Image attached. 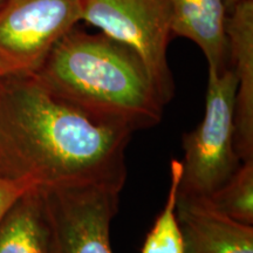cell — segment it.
<instances>
[{
    "label": "cell",
    "mask_w": 253,
    "mask_h": 253,
    "mask_svg": "<svg viewBox=\"0 0 253 253\" xmlns=\"http://www.w3.org/2000/svg\"><path fill=\"white\" fill-rule=\"evenodd\" d=\"M132 131L101 121L33 74L0 81V176L39 186L123 188Z\"/></svg>",
    "instance_id": "cell-1"
},
{
    "label": "cell",
    "mask_w": 253,
    "mask_h": 253,
    "mask_svg": "<svg viewBox=\"0 0 253 253\" xmlns=\"http://www.w3.org/2000/svg\"><path fill=\"white\" fill-rule=\"evenodd\" d=\"M33 75L94 118L134 132L156 126L166 104L131 48L106 34L74 27Z\"/></svg>",
    "instance_id": "cell-2"
},
{
    "label": "cell",
    "mask_w": 253,
    "mask_h": 253,
    "mask_svg": "<svg viewBox=\"0 0 253 253\" xmlns=\"http://www.w3.org/2000/svg\"><path fill=\"white\" fill-rule=\"evenodd\" d=\"M237 78L233 69H209L202 122L182 137L184 157L178 196L209 197L242 163L235 145Z\"/></svg>",
    "instance_id": "cell-3"
},
{
    "label": "cell",
    "mask_w": 253,
    "mask_h": 253,
    "mask_svg": "<svg viewBox=\"0 0 253 253\" xmlns=\"http://www.w3.org/2000/svg\"><path fill=\"white\" fill-rule=\"evenodd\" d=\"M81 21L134 50L163 103L172 99L175 84L167 60L172 37L169 0H81Z\"/></svg>",
    "instance_id": "cell-4"
},
{
    "label": "cell",
    "mask_w": 253,
    "mask_h": 253,
    "mask_svg": "<svg viewBox=\"0 0 253 253\" xmlns=\"http://www.w3.org/2000/svg\"><path fill=\"white\" fill-rule=\"evenodd\" d=\"M81 21V0H2L0 74H34L56 43Z\"/></svg>",
    "instance_id": "cell-5"
},
{
    "label": "cell",
    "mask_w": 253,
    "mask_h": 253,
    "mask_svg": "<svg viewBox=\"0 0 253 253\" xmlns=\"http://www.w3.org/2000/svg\"><path fill=\"white\" fill-rule=\"evenodd\" d=\"M56 253H113L110 224L121 188L107 184L40 186Z\"/></svg>",
    "instance_id": "cell-6"
},
{
    "label": "cell",
    "mask_w": 253,
    "mask_h": 253,
    "mask_svg": "<svg viewBox=\"0 0 253 253\" xmlns=\"http://www.w3.org/2000/svg\"><path fill=\"white\" fill-rule=\"evenodd\" d=\"M229 63L237 78L235 145L242 161L253 158V0L227 9Z\"/></svg>",
    "instance_id": "cell-7"
},
{
    "label": "cell",
    "mask_w": 253,
    "mask_h": 253,
    "mask_svg": "<svg viewBox=\"0 0 253 253\" xmlns=\"http://www.w3.org/2000/svg\"><path fill=\"white\" fill-rule=\"evenodd\" d=\"M184 253H253V225L231 219L205 197L177 195Z\"/></svg>",
    "instance_id": "cell-8"
},
{
    "label": "cell",
    "mask_w": 253,
    "mask_h": 253,
    "mask_svg": "<svg viewBox=\"0 0 253 253\" xmlns=\"http://www.w3.org/2000/svg\"><path fill=\"white\" fill-rule=\"evenodd\" d=\"M172 36L194 41L203 50L209 69L230 66L225 0H169Z\"/></svg>",
    "instance_id": "cell-9"
},
{
    "label": "cell",
    "mask_w": 253,
    "mask_h": 253,
    "mask_svg": "<svg viewBox=\"0 0 253 253\" xmlns=\"http://www.w3.org/2000/svg\"><path fill=\"white\" fill-rule=\"evenodd\" d=\"M0 253H56L40 186L21 196L0 220Z\"/></svg>",
    "instance_id": "cell-10"
},
{
    "label": "cell",
    "mask_w": 253,
    "mask_h": 253,
    "mask_svg": "<svg viewBox=\"0 0 253 253\" xmlns=\"http://www.w3.org/2000/svg\"><path fill=\"white\" fill-rule=\"evenodd\" d=\"M205 198L231 219L253 225V158L242 161L236 171Z\"/></svg>",
    "instance_id": "cell-11"
},
{
    "label": "cell",
    "mask_w": 253,
    "mask_h": 253,
    "mask_svg": "<svg viewBox=\"0 0 253 253\" xmlns=\"http://www.w3.org/2000/svg\"><path fill=\"white\" fill-rule=\"evenodd\" d=\"M181 173V161L172 160L170 162V188L167 202L145 237L141 253H184L181 229L176 217Z\"/></svg>",
    "instance_id": "cell-12"
},
{
    "label": "cell",
    "mask_w": 253,
    "mask_h": 253,
    "mask_svg": "<svg viewBox=\"0 0 253 253\" xmlns=\"http://www.w3.org/2000/svg\"><path fill=\"white\" fill-rule=\"evenodd\" d=\"M37 186L39 185L30 179L8 178V177L0 176V220L21 196Z\"/></svg>",
    "instance_id": "cell-13"
},
{
    "label": "cell",
    "mask_w": 253,
    "mask_h": 253,
    "mask_svg": "<svg viewBox=\"0 0 253 253\" xmlns=\"http://www.w3.org/2000/svg\"><path fill=\"white\" fill-rule=\"evenodd\" d=\"M240 1V0H225V4H226V8L230 9L231 7H232L233 5L237 4V2Z\"/></svg>",
    "instance_id": "cell-14"
},
{
    "label": "cell",
    "mask_w": 253,
    "mask_h": 253,
    "mask_svg": "<svg viewBox=\"0 0 253 253\" xmlns=\"http://www.w3.org/2000/svg\"><path fill=\"white\" fill-rule=\"evenodd\" d=\"M1 78H2V77H1V74H0V81H1Z\"/></svg>",
    "instance_id": "cell-15"
},
{
    "label": "cell",
    "mask_w": 253,
    "mask_h": 253,
    "mask_svg": "<svg viewBox=\"0 0 253 253\" xmlns=\"http://www.w3.org/2000/svg\"><path fill=\"white\" fill-rule=\"evenodd\" d=\"M1 2H2V0H0V4H1Z\"/></svg>",
    "instance_id": "cell-16"
}]
</instances>
